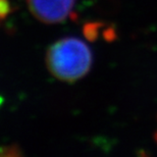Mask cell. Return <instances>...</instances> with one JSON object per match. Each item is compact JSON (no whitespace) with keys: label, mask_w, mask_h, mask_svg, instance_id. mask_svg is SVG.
<instances>
[{"label":"cell","mask_w":157,"mask_h":157,"mask_svg":"<svg viewBox=\"0 0 157 157\" xmlns=\"http://www.w3.org/2000/svg\"><path fill=\"white\" fill-rule=\"evenodd\" d=\"M93 63L90 47L76 37H65L56 41L46 53V64L52 76L73 83L89 73Z\"/></svg>","instance_id":"cell-1"},{"label":"cell","mask_w":157,"mask_h":157,"mask_svg":"<svg viewBox=\"0 0 157 157\" xmlns=\"http://www.w3.org/2000/svg\"><path fill=\"white\" fill-rule=\"evenodd\" d=\"M11 7L8 0H0V21H3L10 13Z\"/></svg>","instance_id":"cell-3"},{"label":"cell","mask_w":157,"mask_h":157,"mask_svg":"<svg viewBox=\"0 0 157 157\" xmlns=\"http://www.w3.org/2000/svg\"><path fill=\"white\" fill-rule=\"evenodd\" d=\"M154 138H155V141H156V143H157V130L155 132V135H154Z\"/></svg>","instance_id":"cell-5"},{"label":"cell","mask_w":157,"mask_h":157,"mask_svg":"<svg viewBox=\"0 0 157 157\" xmlns=\"http://www.w3.org/2000/svg\"><path fill=\"white\" fill-rule=\"evenodd\" d=\"M29 9L44 24H58L70 17L76 0H27Z\"/></svg>","instance_id":"cell-2"},{"label":"cell","mask_w":157,"mask_h":157,"mask_svg":"<svg viewBox=\"0 0 157 157\" xmlns=\"http://www.w3.org/2000/svg\"><path fill=\"white\" fill-rule=\"evenodd\" d=\"M2 152H0V155L2 156H14V155H20V148H17L15 145L7 146L4 147L3 149H1Z\"/></svg>","instance_id":"cell-4"}]
</instances>
